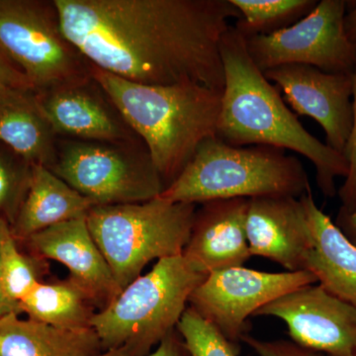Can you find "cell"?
Here are the masks:
<instances>
[{
  "label": "cell",
  "mask_w": 356,
  "mask_h": 356,
  "mask_svg": "<svg viewBox=\"0 0 356 356\" xmlns=\"http://www.w3.org/2000/svg\"><path fill=\"white\" fill-rule=\"evenodd\" d=\"M50 170L95 206L145 202L165 191L143 142L111 144L58 138Z\"/></svg>",
  "instance_id": "cell-8"
},
{
  "label": "cell",
  "mask_w": 356,
  "mask_h": 356,
  "mask_svg": "<svg viewBox=\"0 0 356 356\" xmlns=\"http://www.w3.org/2000/svg\"><path fill=\"white\" fill-rule=\"evenodd\" d=\"M241 14L235 28L243 38L289 27L311 13L316 0H229Z\"/></svg>",
  "instance_id": "cell-22"
},
{
  "label": "cell",
  "mask_w": 356,
  "mask_h": 356,
  "mask_svg": "<svg viewBox=\"0 0 356 356\" xmlns=\"http://www.w3.org/2000/svg\"><path fill=\"white\" fill-rule=\"evenodd\" d=\"M248 198L218 199L196 209L182 255L199 273L243 266L252 257L247 236Z\"/></svg>",
  "instance_id": "cell-15"
},
{
  "label": "cell",
  "mask_w": 356,
  "mask_h": 356,
  "mask_svg": "<svg viewBox=\"0 0 356 356\" xmlns=\"http://www.w3.org/2000/svg\"><path fill=\"white\" fill-rule=\"evenodd\" d=\"M1 276L6 296L18 305L39 282L31 261L18 250L11 229L2 242Z\"/></svg>",
  "instance_id": "cell-25"
},
{
  "label": "cell",
  "mask_w": 356,
  "mask_h": 356,
  "mask_svg": "<svg viewBox=\"0 0 356 356\" xmlns=\"http://www.w3.org/2000/svg\"><path fill=\"white\" fill-rule=\"evenodd\" d=\"M191 356H238L240 346L232 343L214 325L187 307L177 325Z\"/></svg>",
  "instance_id": "cell-24"
},
{
  "label": "cell",
  "mask_w": 356,
  "mask_h": 356,
  "mask_svg": "<svg viewBox=\"0 0 356 356\" xmlns=\"http://www.w3.org/2000/svg\"><path fill=\"white\" fill-rule=\"evenodd\" d=\"M302 116L322 126L327 145L343 154L353 127V74H330L307 65H283L264 72Z\"/></svg>",
  "instance_id": "cell-12"
},
{
  "label": "cell",
  "mask_w": 356,
  "mask_h": 356,
  "mask_svg": "<svg viewBox=\"0 0 356 356\" xmlns=\"http://www.w3.org/2000/svg\"><path fill=\"white\" fill-rule=\"evenodd\" d=\"M65 37L89 64L146 86L197 83L222 91L220 46L229 0H54Z\"/></svg>",
  "instance_id": "cell-1"
},
{
  "label": "cell",
  "mask_w": 356,
  "mask_h": 356,
  "mask_svg": "<svg viewBox=\"0 0 356 356\" xmlns=\"http://www.w3.org/2000/svg\"><path fill=\"white\" fill-rule=\"evenodd\" d=\"M9 88L33 90L22 72L0 50V90Z\"/></svg>",
  "instance_id": "cell-28"
},
{
  "label": "cell",
  "mask_w": 356,
  "mask_h": 356,
  "mask_svg": "<svg viewBox=\"0 0 356 356\" xmlns=\"http://www.w3.org/2000/svg\"><path fill=\"white\" fill-rule=\"evenodd\" d=\"M247 236L252 255L277 262L290 273L306 270L313 236L300 198H250Z\"/></svg>",
  "instance_id": "cell-14"
},
{
  "label": "cell",
  "mask_w": 356,
  "mask_h": 356,
  "mask_svg": "<svg viewBox=\"0 0 356 356\" xmlns=\"http://www.w3.org/2000/svg\"><path fill=\"white\" fill-rule=\"evenodd\" d=\"M343 156L348 161L350 170L339 191L341 202L339 213L353 214L356 213V72L353 74V127Z\"/></svg>",
  "instance_id": "cell-26"
},
{
  "label": "cell",
  "mask_w": 356,
  "mask_h": 356,
  "mask_svg": "<svg viewBox=\"0 0 356 356\" xmlns=\"http://www.w3.org/2000/svg\"><path fill=\"white\" fill-rule=\"evenodd\" d=\"M0 50L35 92L91 79L92 65L65 37L54 0H0Z\"/></svg>",
  "instance_id": "cell-7"
},
{
  "label": "cell",
  "mask_w": 356,
  "mask_h": 356,
  "mask_svg": "<svg viewBox=\"0 0 356 356\" xmlns=\"http://www.w3.org/2000/svg\"><path fill=\"white\" fill-rule=\"evenodd\" d=\"M102 351L93 329H58L23 320L18 313L0 318V356H93Z\"/></svg>",
  "instance_id": "cell-20"
},
{
  "label": "cell",
  "mask_w": 356,
  "mask_h": 356,
  "mask_svg": "<svg viewBox=\"0 0 356 356\" xmlns=\"http://www.w3.org/2000/svg\"><path fill=\"white\" fill-rule=\"evenodd\" d=\"M346 1L322 0L289 27L245 39L262 72L283 65H307L330 74H353L356 54L344 31Z\"/></svg>",
  "instance_id": "cell-9"
},
{
  "label": "cell",
  "mask_w": 356,
  "mask_h": 356,
  "mask_svg": "<svg viewBox=\"0 0 356 356\" xmlns=\"http://www.w3.org/2000/svg\"><path fill=\"white\" fill-rule=\"evenodd\" d=\"M91 76L146 146L165 189L204 140L216 137L222 91L197 83H136L93 65Z\"/></svg>",
  "instance_id": "cell-3"
},
{
  "label": "cell",
  "mask_w": 356,
  "mask_h": 356,
  "mask_svg": "<svg viewBox=\"0 0 356 356\" xmlns=\"http://www.w3.org/2000/svg\"><path fill=\"white\" fill-rule=\"evenodd\" d=\"M95 206L46 166L32 165L29 188L11 233L15 240L27 241L54 225L86 218Z\"/></svg>",
  "instance_id": "cell-19"
},
{
  "label": "cell",
  "mask_w": 356,
  "mask_h": 356,
  "mask_svg": "<svg viewBox=\"0 0 356 356\" xmlns=\"http://www.w3.org/2000/svg\"><path fill=\"white\" fill-rule=\"evenodd\" d=\"M334 224L343 232L348 240L356 247V213L353 214L337 213Z\"/></svg>",
  "instance_id": "cell-31"
},
{
  "label": "cell",
  "mask_w": 356,
  "mask_h": 356,
  "mask_svg": "<svg viewBox=\"0 0 356 356\" xmlns=\"http://www.w3.org/2000/svg\"><path fill=\"white\" fill-rule=\"evenodd\" d=\"M147 356H191L181 337L175 330L168 334L159 344L156 350Z\"/></svg>",
  "instance_id": "cell-29"
},
{
  "label": "cell",
  "mask_w": 356,
  "mask_h": 356,
  "mask_svg": "<svg viewBox=\"0 0 356 356\" xmlns=\"http://www.w3.org/2000/svg\"><path fill=\"white\" fill-rule=\"evenodd\" d=\"M27 242L44 259L64 264L70 280L83 287L102 310L122 291L91 236L86 218L54 225L30 236Z\"/></svg>",
  "instance_id": "cell-16"
},
{
  "label": "cell",
  "mask_w": 356,
  "mask_h": 356,
  "mask_svg": "<svg viewBox=\"0 0 356 356\" xmlns=\"http://www.w3.org/2000/svg\"><path fill=\"white\" fill-rule=\"evenodd\" d=\"M93 356H128L121 350H103L102 353H98V355Z\"/></svg>",
  "instance_id": "cell-33"
},
{
  "label": "cell",
  "mask_w": 356,
  "mask_h": 356,
  "mask_svg": "<svg viewBox=\"0 0 356 356\" xmlns=\"http://www.w3.org/2000/svg\"><path fill=\"white\" fill-rule=\"evenodd\" d=\"M32 165L0 142V217L13 224L24 201Z\"/></svg>",
  "instance_id": "cell-23"
},
{
  "label": "cell",
  "mask_w": 356,
  "mask_h": 356,
  "mask_svg": "<svg viewBox=\"0 0 356 356\" xmlns=\"http://www.w3.org/2000/svg\"><path fill=\"white\" fill-rule=\"evenodd\" d=\"M329 356H356V353H350V355H329Z\"/></svg>",
  "instance_id": "cell-34"
},
{
  "label": "cell",
  "mask_w": 356,
  "mask_h": 356,
  "mask_svg": "<svg viewBox=\"0 0 356 356\" xmlns=\"http://www.w3.org/2000/svg\"><path fill=\"white\" fill-rule=\"evenodd\" d=\"M313 236L306 270L337 298L356 308V247L318 207L312 191L300 197Z\"/></svg>",
  "instance_id": "cell-17"
},
{
  "label": "cell",
  "mask_w": 356,
  "mask_h": 356,
  "mask_svg": "<svg viewBox=\"0 0 356 356\" xmlns=\"http://www.w3.org/2000/svg\"><path fill=\"white\" fill-rule=\"evenodd\" d=\"M353 3L350 10L344 15V31L356 54V1Z\"/></svg>",
  "instance_id": "cell-32"
},
{
  "label": "cell",
  "mask_w": 356,
  "mask_h": 356,
  "mask_svg": "<svg viewBox=\"0 0 356 356\" xmlns=\"http://www.w3.org/2000/svg\"><path fill=\"white\" fill-rule=\"evenodd\" d=\"M316 282L317 278L308 270L264 273L229 267L208 273L188 303L232 343L240 346L247 334L248 317L282 295Z\"/></svg>",
  "instance_id": "cell-10"
},
{
  "label": "cell",
  "mask_w": 356,
  "mask_h": 356,
  "mask_svg": "<svg viewBox=\"0 0 356 356\" xmlns=\"http://www.w3.org/2000/svg\"><path fill=\"white\" fill-rule=\"evenodd\" d=\"M196 209V204L172 202L158 196L145 202L95 206L86 222L123 290L149 261L182 254Z\"/></svg>",
  "instance_id": "cell-6"
},
{
  "label": "cell",
  "mask_w": 356,
  "mask_h": 356,
  "mask_svg": "<svg viewBox=\"0 0 356 356\" xmlns=\"http://www.w3.org/2000/svg\"><path fill=\"white\" fill-rule=\"evenodd\" d=\"M42 111L60 139L136 144L129 127L106 93L91 79L36 92Z\"/></svg>",
  "instance_id": "cell-13"
},
{
  "label": "cell",
  "mask_w": 356,
  "mask_h": 356,
  "mask_svg": "<svg viewBox=\"0 0 356 356\" xmlns=\"http://www.w3.org/2000/svg\"><path fill=\"white\" fill-rule=\"evenodd\" d=\"M95 306L88 293L70 278L54 283L39 281L19 302L20 313L31 320L70 331L92 329Z\"/></svg>",
  "instance_id": "cell-21"
},
{
  "label": "cell",
  "mask_w": 356,
  "mask_h": 356,
  "mask_svg": "<svg viewBox=\"0 0 356 356\" xmlns=\"http://www.w3.org/2000/svg\"><path fill=\"white\" fill-rule=\"evenodd\" d=\"M182 254L159 259L91 320L103 350L147 356L177 325L192 292L205 280Z\"/></svg>",
  "instance_id": "cell-5"
},
{
  "label": "cell",
  "mask_w": 356,
  "mask_h": 356,
  "mask_svg": "<svg viewBox=\"0 0 356 356\" xmlns=\"http://www.w3.org/2000/svg\"><path fill=\"white\" fill-rule=\"evenodd\" d=\"M287 325L291 341L327 355L356 353V308L324 287L305 285L259 309Z\"/></svg>",
  "instance_id": "cell-11"
},
{
  "label": "cell",
  "mask_w": 356,
  "mask_h": 356,
  "mask_svg": "<svg viewBox=\"0 0 356 356\" xmlns=\"http://www.w3.org/2000/svg\"><path fill=\"white\" fill-rule=\"evenodd\" d=\"M225 84L216 137L231 146L266 145L305 156L316 168L325 197L337 195L336 179L348 175L343 154L311 135L248 53L245 40L229 26L220 46Z\"/></svg>",
  "instance_id": "cell-2"
},
{
  "label": "cell",
  "mask_w": 356,
  "mask_h": 356,
  "mask_svg": "<svg viewBox=\"0 0 356 356\" xmlns=\"http://www.w3.org/2000/svg\"><path fill=\"white\" fill-rule=\"evenodd\" d=\"M0 142L31 165L55 163L58 138L32 89L0 90Z\"/></svg>",
  "instance_id": "cell-18"
},
{
  "label": "cell",
  "mask_w": 356,
  "mask_h": 356,
  "mask_svg": "<svg viewBox=\"0 0 356 356\" xmlns=\"http://www.w3.org/2000/svg\"><path fill=\"white\" fill-rule=\"evenodd\" d=\"M10 231V226L8 222L3 218L0 217V318L10 313L20 314L19 305L11 301L8 297L6 296V291H4L3 284H2L1 276V247L2 242H3L4 236Z\"/></svg>",
  "instance_id": "cell-30"
},
{
  "label": "cell",
  "mask_w": 356,
  "mask_h": 356,
  "mask_svg": "<svg viewBox=\"0 0 356 356\" xmlns=\"http://www.w3.org/2000/svg\"><path fill=\"white\" fill-rule=\"evenodd\" d=\"M242 341L259 356H329L286 339L261 341L247 334L243 337Z\"/></svg>",
  "instance_id": "cell-27"
},
{
  "label": "cell",
  "mask_w": 356,
  "mask_h": 356,
  "mask_svg": "<svg viewBox=\"0 0 356 356\" xmlns=\"http://www.w3.org/2000/svg\"><path fill=\"white\" fill-rule=\"evenodd\" d=\"M309 191L305 168L286 149L266 145L231 146L213 137L204 140L159 197L197 205L218 199L300 198Z\"/></svg>",
  "instance_id": "cell-4"
}]
</instances>
